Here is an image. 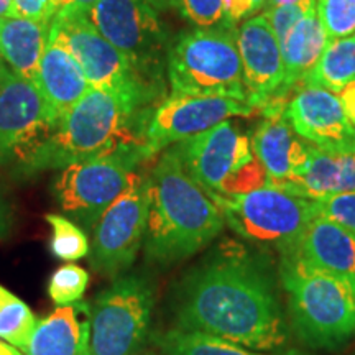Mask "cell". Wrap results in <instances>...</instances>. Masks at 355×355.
Returning <instances> with one entry per match:
<instances>
[{
  "label": "cell",
  "mask_w": 355,
  "mask_h": 355,
  "mask_svg": "<svg viewBox=\"0 0 355 355\" xmlns=\"http://www.w3.org/2000/svg\"><path fill=\"white\" fill-rule=\"evenodd\" d=\"M89 285V273L79 265H63L51 275L48 295L58 306L74 304L83 300Z\"/></svg>",
  "instance_id": "cell-28"
},
{
  "label": "cell",
  "mask_w": 355,
  "mask_h": 355,
  "mask_svg": "<svg viewBox=\"0 0 355 355\" xmlns=\"http://www.w3.org/2000/svg\"><path fill=\"white\" fill-rule=\"evenodd\" d=\"M148 175L146 259L173 265L196 255L224 229L219 206L189 176L173 146L159 153Z\"/></svg>",
  "instance_id": "cell-3"
},
{
  "label": "cell",
  "mask_w": 355,
  "mask_h": 355,
  "mask_svg": "<svg viewBox=\"0 0 355 355\" xmlns=\"http://www.w3.org/2000/svg\"><path fill=\"white\" fill-rule=\"evenodd\" d=\"M286 119L301 139L331 152H355V128L336 92L306 86L286 107Z\"/></svg>",
  "instance_id": "cell-16"
},
{
  "label": "cell",
  "mask_w": 355,
  "mask_h": 355,
  "mask_svg": "<svg viewBox=\"0 0 355 355\" xmlns=\"http://www.w3.org/2000/svg\"><path fill=\"white\" fill-rule=\"evenodd\" d=\"M171 146L209 196H227L234 181L257 162L250 137L229 121Z\"/></svg>",
  "instance_id": "cell-12"
},
{
  "label": "cell",
  "mask_w": 355,
  "mask_h": 355,
  "mask_svg": "<svg viewBox=\"0 0 355 355\" xmlns=\"http://www.w3.org/2000/svg\"><path fill=\"white\" fill-rule=\"evenodd\" d=\"M35 86L42 92L56 122L91 91V84L81 66L51 35L40 63Z\"/></svg>",
  "instance_id": "cell-21"
},
{
  "label": "cell",
  "mask_w": 355,
  "mask_h": 355,
  "mask_svg": "<svg viewBox=\"0 0 355 355\" xmlns=\"http://www.w3.org/2000/svg\"><path fill=\"white\" fill-rule=\"evenodd\" d=\"M150 158L144 141L128 140L63 168L55 181L61 211L92 230L104 211L125 191L133 173Z\"/></svg>",
  "instance_id": "cell-6"
},
{
  "label": "cell",
  "mask_w": 355,
  "mask_h": 355,
  "mask_svg": "<svg viewBox=\"0 0 355 355\" xmlns=\"http://www.w3.org/2000/svg\"><path fill=\"white\" fill-rule=\"evenodd\" d=\"M87 17L146 83L165 91L171 40L152 6L145 0H97Z\"/></svg>",
  "instance_id": "cell-7"
},
{
  "label": "cell",
  "mask_w": 355,
  "mask_h": 355,
  "mask_svg": "<svg viewBox=\"0 0 355 355\" xmlns=\"http://www.w3.org/2000/svg\"><path fill=\"white\" fill-rule=\"evenodd\" d=\"M50 35L74 56L92 89L127 92L153 104H159L166 97L163 89L146 83L130 61L102 37L87 13L58 12L50 24Z\"/></svg>",
  "instance_id": "cell-8"
},
{
  "label": "cell",
  "mask_w": 355,
  "mask_h": 355,
  "mask_svg": "<svg viewBox=\"0 0 355 355\" xmlns=\"http://www.w3.org/2000/svg\"><path fill=\"white\" fill-rule=\"evenodd\" d=\"M97 0H50L53 13L63 12V10H79L87 13L94 7Z\"/></svg>",
  "instance_id": "cell-36"
},
{
  "label": "cell",
  "mask_w": 355,
  "mask_h": 355,
  "mask_svg": "<svg viewBox=\"0 0 355 355\" xmlns=\"http://www.w3.org/2000/svg\"><path fill=\"white\" fill-rule=\"evenodd\" d=\"M314 204L319 216L327 217L355 234V191L318 199Z\"/></svg>",
  "instance_id": "cell-32"
},
{
  "label": "cell",
  "mask_w": 355,
  "mask_h": 355,
  "mask_svg": "<svg viewBox=\"0 0 355 355\" xmlns=\"http://www.w3.org/2000/svg\"><path fill=\"white\" fill-rule=\"evenodd\" d=\"M295 2H300V0H266L265 8L278 7V6H288V3H295Z\"/></svg>",
  "instance_id": "cell-41"
},
{
  "label": "cell",
  "mask_w": 355,
  "mask_h": 355,
  "mask_svg": "<svg viewBox=\"0 0 355 355\" xmlns=\"http://www.w3.org/2000/svg\"><path fill=\"white\" fill-rule=\"evenodd\" d=\"M6 68H7V64L3 63L2 56H0V78H2V74H3V71H6Z\"/></svg>",
  "instance_id": "cell-42"
},
{
  "label": "cell",
  "mask_w": 355,
  "mask_h": 355,
  "mask_svg": "<svg viewBox=\"0 0 355 355\" xmlns=\"http://www.w3.org/2000/svg\"><path fill=\"white\" fill-rule=\"evenodd\" d=\"M155 293L139 273H123L92 300L91 355H137L152 321Z\"/></svg>",
  "instance_id": "cell-10"
},
{
  "label": "cell",
  "mask_w": 355,
  "mask_h": 355,
  "mask_svg": "<svg viewBox=\"0 0 355 355\" xmlns=\"http://www.w3.org/2000/svg\"><path fill=\"white\" fill-rule=\"evenodd\" d=\"M279 275L291 319L304 343L332 349L355 334V285L283 250Z\"/></svg>",
  "instance_id": "cell-4"
},
{
  "label": "cell",
  "mask_w": 355,
  "mask_h": 355,
  "mask_svg": "<svg viewBox=\"0 0 355 355\" xmlns=\"http://www.w3.org/2000/svg\"><path fill=\"white\" fill-rule=\"evenodd\" d=\"M91 303L58 306L37 322L25 355H91Z\"/></svg>",
  "instance_id": "cell-19"
},
{
  "label": "cell",
  "mask_w": 355,
  "mask_h": 355,
  "mask_svg": "<svg viewBox=\"0 0 355 355\" xmlns=\"http://www.w3.org/2000/svg\"><path fill=\"white\" fill-rule=\"evenodd\" d=\"M7 229V217H6V209L2 207V202H0V239L6 234Z\"/></svg>",
  "instance_id": "cell-40"
},
{
  "label": "cell",
  "mask_w": 355,
  "mask_h": 355,
  "mask_svg": "<svg viewBox=\"0 0 355 355\" xmlns=\"http://www.w3.org/2000/svg\"><path fill=\"white\" fill-rule=\"evenodd\" d=\"M266 6V0H224L225 26L230 30L237 28L242 21L261 12Z\"/></svg>",
  "instance_id": "cell-33"
},
{
  "label": "cell",
  "mask_w": 355,
  "mask_h": 355,
  "mask_svg": "<svg viewBox=\"0 0 355 355\" xmlns=\"http://www.w3.org/2000/svg\"><path fill=\"white\" fill-rule=\"evenodd\" d=\"M0 355H24L20 352V349L13 347L12 344L6 343V340L0 339Z\"/></svg>",
  "instance_id": "cell-39"
},
{
  "label": "cell",
  "mask_w": 355,
  "mask_h": 355,
  "mask_svg": "<svg viewBox=\"0 0 355 355\" xmlns=\"http://www.w3.org/2000/svg\"><path fill=\"white\" fill-rule=\"evenodd\" d=\"M170 94L247 101L235 30L196 28L171 43L166 61Z\"/></svg>",
  "instance_id": "cell-5"
},
{
  "label": "cell",
  "mask_w": 355,
  "mask_h": 355,
  "mask_svg": "<svg viewBox=\"0 0 355 355\" xmlns=\"http://www.w3.org/2000/svg\"><path fill=\"white\" fill-rule=\"evenodd\" d=\"M176 327L268 352L286 343V324L273 283L239 255L211 259L178 288Z\"/></svg>",
  "instance_id": "cell-1"
},
{
  "label": "cell",
  "mask_w": 355,
  "mask_h": 355,
  "mask_svg": "<svg viewBox=\"0 0 355 355\" xmlns=\"http://www.w3.org/2000/svg\"><path fill=\"white\" fill-rule=\"evenodd\" d=\"M254 107L247 101L217 96H175L163 99L146 121L144 144L150 157L168 146L211 130L230 117H247Z\"/></svg>",
  "instance_id": "cell-13"
},
{
  "label": "cell",
  "mask_w": 355,
  "mask_h": 355,
  "mask_svg": "<svg viewBox=\"0 0 355 355\" xmlns=\"http://www.w3.org/2000/svg\"><path fill=\"white\" fill-rule=\"evenodd\" d=\"M152 340L165 355H300L298 352L261 354L259 350L243 347L220 337L198 331H183L178 327L165 332H155Z\"/></svg>",
  "instance_id": "cell-25"
},
{
  "label": "cell",
  "mask_w": 355,
  "mask_h": 355,
  "mask_svg": "<svg viewBox=\"0 0 355 355\" xmlns=\"http://www.w3.org/2000/svg\"><path fill=\"white\" fill-rule=\"evenodd\" d=\"M316 12L329 40L355 32V0H316Z\"/></svg>",
  "instance_id": "cell-29"
},
{
  "label": "cell",
  "mask_w": 355,
  "mask_h": 355,
  "mask_svg": "<svg viewBox=\"0 0 355 355\" xmlns=\"http://www.w3.org/2000/svg\"><path fill=\"white\" fill-rule=\"evenodd\" d=\"M44 220L50 224L51 252L60 260L76 261L89 255V241L84 230L69 217L60 214H46Z\"/></svg>",
  "instance_id": "cell-27"
},
{
  "label": "cell",
  "mask_w": 355,
  "mask_h": 355,
  "mask_svg": "<svg viewBox=\"0 0 355 355\" xmlns=\"http://www.w3.org/2000/svg\"><path fill=\"white\" fill-rule=\"evenodd\" d=\"M48 42L50 24L15 15L0 19V56L3 63L33 84Z\"/></svg>",
  "instance_id": "cell-22"
},
{
  "label": "cell",
  "mask_w": 355,
  "mask_h": 355,
  "mask_svg": "<svg viewBox=\"0 0 355 355\" xmlns=\"http://www.w3.org/2000/svg\"><path fill=\"white\" fill-rule=\"evenodd\" d=\"M55 123L38 87L7 66L0 78V163L19 162Z\"/></svg>",
  "instance_id": "cell-14"
},
{
  "label": "cell",
  "mask_w": 355,
  "mask_h": 355,
  "mask_svg": "<svg viewBox=\"0 0 355 355\" xmlns=\"http://www.w3.org/2000/svg\"><path fill=\"white\" fill-rule=\"evenodd\" d=\"M13 0H0V19L13 17Z\"/></svg>",
  "instance_id": "cell-37"
},
{
  "label": "cell",
  "mask_w": 355,
  "mask_h": 355,
  "mask_svg": "<svg viewBox=\"0 0 355 355\" xmlns=\"http://www.w3.org/2000/svg\"><path fill=\"white\" fill-rule=\"evenodd\" d=\"M148 209L150 175L137 170L92 227L89 263L97 273L117 278L135 263L145 242Z\"/></svg>",
  "instance_id": "cell-11"
},
{
  "label": "cell",
  "mask_w": 355,
  "mask_h": 355,
  "mask_svg": "<svg viewBox=\"0 0 355 355\" xmlns=\"http://www.w3.org/2000/svg\"><path fill=\"white\" fill-rule=\"evenodd\" d=\"M171 7L196 28H227L224 0H173Z\"/></svg>",
  "instance_id": "cell-30"
},
{
  "label": "cell",
  "mask_w": 355,
  "mask_h": 355,
  "mask_svg": "<svg viewBox=\"0 0 355 355\" xmlns=\"http://www.w3.org/2000/svg\"><path fill=\"white\" fill-rule=\"evenodd\" d=\"M242 61L247 102L252 107H266L283 92L285 64L282 43L265 17L254 15L235 28Z\"/></svg>",
  "instance_id": "cell-15"
},
{
  "label": "cell",
  "mask_w": 355,
  "mask_h": 355,
  "mask_svg": "<svg viewBox=\"0 0 355 355\" xmlns=\"http://www.w3.org/2000/svg\"><path fill=\"white\" fill-rule=\"evenodd\" d=\"M340 105H343L345 117L350 122V125L355 128V83H350L345 86L343 91L337 92Z\"/></svg>",
  "instance_id": "cell-35"
},
{
  "label": "cell",
  "mask_w": 355,
  "mask_h": 355,
  "mask_svg": "<svg viewBox=\"0 0 355 355\" xmlns=\"http://www.w3.org/2000/svg\"><path fill=\"white\" fill-rule=\"evenodd\" d=\"M145 355H153V354H145Z\"/></svg>",
  "instance_id": "cell-43"
},
{
  "label": "cell",
  "mask_w": 355,
  "mask_h": 355,
  "mask_svg": "<svg viewBox=\"0 0 355 355\" xmlns=\"http://www.w3.org/2000/svg\"><path fill=\"white\" fill-rule=\"evenodd\" d=\"M252 148L266 173V186L300 176L309 159V144L293 130L285 112L266 115L252 137Z\"/></svg>",
  "instance_id": "cell-17"
},
{
  "label": "cell",
  "mask_w": 355,
  "mask_h": 355,
  "mask_svg": "<svg viewBox=\"0 0 355 355\" xmlns=\"http://www.w3.org/2000/svg\"><path fill=\"white\" fill-rule=\"evenodd\" d=\"M350 83H355V33L329 40L316 66L303 79L304 86L322 87L336 94Z\"/></svg>",
  "instance_id": "cell-24"
},
{
  "label": "cell",
  "mask_w": 355,
  "mask_h": 355,
  "mask_svg": "<svg viewBox=\"0 0 355 355\" xmlns=\"http://www.w3.org/2000/svg\"><path fill=\"white\" fill-rule=\"evenodd\" d=\"M153 102L127 92L92 89L19 159L24 173L63 168L92 158L121 141H144Z\"/></svg>",
  "instance_id": "cell-2"
},
{
  "label": "cell",
  "mask_w": 355,
  "mask_h": 355,
  "mask_svg": "<svg viewBox=\"0 0 355 355\" xmlns=\"http://www.w3.org/2000/svg\"><path fill=\"white\" fill-rule=\"evenodd\" d=\"M316 7V0H300V2L288 3V6L268 7L261 10V15L272 26L273 33L277 35L279 43L286 38L290 30L295 26L311 8Z\"/></svg>",
  "instance_id": "cell-31"
},
{
  "label": "cell",
  "mask_w": 355,
  "mask_h": 355,
  "mask_svg": "<svg viewBox=\"0 0 355 355\" xmlns=\"http://www.w3.org/2000/svg\"><path fill=\"white\" fill-rule=\"evenodd\" d=\"M145 2L148 3V6H152L157 12L166 10V8H170L173 6V0H145Z\"/></svg>",
  "instance_id": "cell-38"
},
{
  "label": "cell",
  "mask_w": 355,
  "mask_h": 355,
  "mask_svg": "<svg viewBox=\"0 0 355 355\" xmlns=\"http://www.w3.org/2000/svg\"><path fill=\"white\" fill-rule=\"evenodd\" d=\"M286 250L355 285V234L337 222L318 214L311 219L295 245Z\"/></svg>",
  "instance_id": "cell-18"
},
{
  "label": "cell",
  "mask_w": 355,
  "mask_h": 355,
  "mask_svg": "<svg viewBox=\"0 0 355 355\" xmlns=\"http://www.w3.org/2000/svg\"><path fill=\"white\" fill-rule=\"evenodd\" d=\"M37 322L30 306L0 285V339L25 350Z\"/></svg>",
  "instance_id": "cell-26"
},
{
  "label": "cell",
  "mask_w": 355,
  "mask_h": 355,
  "mask_svg": "<svg viewBox=\"0 0 355 355\" xmlns=\"http://www.w3.org/2000/svg\"><path fill=\"white\" fill-rule=\"evenodd\" d=\"M211 198L235 234L245 241L270 243L282 250L295 245L311 219L318 216L314 201L272 186Z\"/></svg>",
  "instance_id": "cell-9"
},
{
  "label": "cell",
  "mask_w": 355,
  "mask_h": 355,
  "mask_svg": "<svg viewBox=\"0 0 355 355\" xmlns=\"http://www.w3.org/2000/svg\"><path fill=\"white\" fill-rule=\"evenodd\" d=\"M327 43H329V38L324 32L316 7L311 8L282 42L283 64H285L283 91L303 83L309 71L316 66Z\"/></svg>",
  "instance_id": "cell-23"
},
{
  "label": "cell",
  "mask_w": 355,
  "mask_h": 355,
  "mask_svg": "<svg viewBox=\"0 0 355 355\" xmlns=\"http://www.w3.org/2000/svg\"><path fill=\"white\" fill-rule=\"evenodd\" d=\"M13 13L40 24H51L55 17L50 0H13Z\"/></svg>",
  "instance_id": "cell-34"
},
{
  "label": "cell",
  "mask_w": 355,
  "mask_h": 355,
  "mask_svg": "<svg viewBox=\"0 0 355 355\" xmlns=\"http://www.w3.org/2000/svg\"><path fill=\"white\" fill-rule=\"evenodd\" d=\"M272 188L311 201L355 191V152H331L309 144V159L304 171Z\"/></svg>",
  "instance_id": "cell-20"
}]
</instances>
